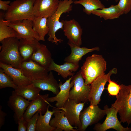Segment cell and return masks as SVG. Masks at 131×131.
<instances>
[{
	"instance_id": "obj_1",
	"label": "cell",
	"mask_w": 131,
	"mask_h": 131,
	"mask_svg": "<svg viewBox=\"0 0 131 131\" xmlns=\"http://www.w3.org/2000/svg\"><path fill=\"white\" fill-rule=\"evenodd\" d=\"M106 68V62L102 55L93 54L87 57L80 70L85 84L90 85L105 74Z\"/></svg>"
},
{
	"instance_id": "obj_2",
	"label": "cell",
	"mask_w": 131,
	"mask_h": 131,
	"mask_svg": "<svg viewBox=\"0 0 131 131\" xmlns=\"http://www.w3.org/2000/svg\"><path fill=\"white\" fill-rule=\"evenodd\" d=\"M0 42V62L20 68L23 60L18 49L19 39L9 38Z\"/></svg>"
},
{
	"instance_id": "obj_3",
	"label": "cell",
	"mask_w": 131,
	"mask_h": 131,
	"mask_svg": "<svg viewBox=\"0 0 131 131\" xmlns=\"http://www.w3.org/2000/svg\"><path fill=\"white\" fill-rule=\"evenodd\" d=\"M74 0H59L57 9L55 13L47 18V25L49 31L48 41L56 44L62 42L63 40L58 39L56 37V32L60 29H63L64 23L63 20L60 21L59 19L62 14L69 13L72 10V4Z\"/></svg>"
},
{
	"instance_id": "obj_4",
	"label": "cell",
	"mask_w": 131,
	"mask_h": 131,
	"mask_svg": "<svg viewBox=\"0 0 131 131\" xmlns=\"http://www.w3.org/2000/svg\"><path fill=\"white\" fill-rule=\"evenodd\" d=\"M36 0H15L10 3L4 13L5 20L10 22L24 19L33 20L34 4Z\"/></svg>"
},
{
	"instance_id": "obj_5",
	"label": "cell",
	"mask_w": 131,
	"mask_h": 131,
	"mask_svg": "<svg viewBox=\"0 0 131 131\" xmlns=\"http://www.w3.org/2000/svg\"><path fill=\"white\" fill-rule=\"evenodd\" d=\"M120 86L119 92L111 106L117 110L120 122L129 125L131 123V85Z\"/></svg>"
},
{
	"instance_id": "obj_6",
	"label": "cell",
	"mask_w": 131,
	"mask_h": 131,
	"mask_svg": "<svg viewBox=\"0 0 131 131\" xmlns=\"http://www.w3.org/2000/svg\"><path fill=\"white\" fill-rule=\"evenodd\" d=\"M71 81L74 84L70 91L68 99L73 100L77 103L89 101L90 85L85 84L81 70L72 76Z\"/></svg>"
},
{
	"instance_id": "obj_7",
	"label": "cell",
	"mask_w": 131,
	"mask_h": 131,
	"mask_svg": "<svg viewBox=\"0 0 131 131\" xmlns=\"http://www.w3.org/2000/svg\"><path fill=\"white\" fill-rule=\"evenodd\" d=\"M106 112V116L103 123L95 124L93 129L96 131H106L109 129H113L117 131H131V128L125 127L121 124L117 117V110L111 106L109 108L106 105L104 107Z\"/></svg>"
},
{
	"instance_id": "obj_8",
	"label": "cell",
	"mask_w": 131,
	"mask_h": 131,
	"mask_svg": "<svg viewBox=\"0 0 131 131\" xmlns=\"http://www.w3.org/2000/svg\"><path fill=\"white\" fill-rule=\"evenodd\" d=\"M117 73V68H113L107 74L98 77L91 83L89 97L90 105H98L99 104L106 83L111 79L110 77L112 74Z\"/></svg>"
},
{
	"instance_id": "obj_9",
	"label": "cell",
	"mask_w": 131,
	"mask_h": 131,
	"mask_svg": "<svg viewBox=\"0 0 131 131\" xmlns=\"http://www.w3.org/2000/svg\"><path fill=\"white\" fill-rule=\"evenodd\" d=\"M106 115L105 110L98 105H90L80 113L79 118L81 126L79 131H85L88 126L98 123Z\"/></svg>"
},
{
	"instance_id": "obj_10",
	"label": "cell",
	"mask_w": 131,
	"mask_h": 131,
	"mask_svg": "<svg viewBox=\"0 0 131 131\" xmlns=\"http://www.w3.org/2000/svg\"><path fill=\"white\" fill-rule=\"evenodd\" d=\"M20 68L24 75L32 82L45 78L49 72L48 68L31 59L23 61Z\"/></svg>"
},
{
	"instance_id": "obj_11",
	"label": "cell",
	"mask_w": 131,
	"mask_h": 131,
	"mask_svg": "<svg viewBox=\"0 0 131 131\" xmlns=\"http://www.w3.org/2000/svg\"><path fill=\"white\" fill-rule=\"evenodd\" d=\"M8 25L14 30L17 34V38L39 41V37L33 28V20L24 19L9 22Z\"/></svg>"
},
{
	"instance_id": "obj_12",
	"label": "cell",
	"mask_w": 131,
	"mask_h": 131,
	"mask_svg": "<svg viewBox=\"0 0 131 131\" xmlns=\"http://www.w3.org/2000/svg\"><path fill=\"white\" fill-rule=\"evenodd\" d=\"M85 103H77L73 100L68 99L63 107L59 109L65 112V115L70 124L79 131L81 126L80 115Z\"/></svg>"
},
{
	"instance_id": "obj_13",
	"label": "cell",
	"mask_w": 131,
	"mask_h": 131,
	"mask_svg": "<svg viewBox=\"0 0 131 131\" xmlns=\"http://www.w3.org/2000/svg\"><path fill=\"white\" fill-rule=\"evenodd\" d=\"M62 20L64 23L63 29L64 35L68 39L67 43L81 47L82 29L79 24L74 19Z\"/></svg>"
},
{
	"instance_id": "obj_14",
	"label": "cell",
	"mask_w": 131,
	"mask_h": 131,
	"mask_svg": "<svg viewBox=\"0 0 131 131\" xmlns=\"http://www.w3.org/2000/svg\"><path fill=\"white\" fill-rule=\"evenodd\" d=\"M59 0H36L34 4L33 14L35 17L48 18L56 12Z\"/></svg>"
},
{
	"instance_id": "obj_15",
	"label": "cell",
	"mask_w": 131,
	"mask_h": 131,
	"mask_svg": "<svg viewBox=\"0 0 131 131\" xmlns=\"http://www.w3.org/2000/svg\"><path fill=\"white\" fill-rule=\"evenodd\" d=\"M29 101L17 94L13 90L7 102L8 107L14 112V117L18 120L23 117L24 113L29 103Z\"/></svg>"
},
{
	"instance_id": "obj_16",
	"label": "cell",
	"mask_w": 131,
	"mask_h": 131,
	"mask_svg": "<svg viewBox=\"0 0 131 131\" xmlns=\"http://www.w3.org/2000/svg\"><path fill=\"white\" fill-rule=\"evenodd\" d=\"M48 94H39L34 100L30 102L24 115V118L28 122L33 116L37 112L41 111L42 114L46 112L48 105L47 101Z\"/></svg>"
},
{
	"instance_id": "obj_17",
	"label": "cell",
	"mask_w": 131,
	"mask_h": 131,
	"mask_svg": "<svg viewBox=\"0 0 131 131\" xmlns=\"http://www.w3.org/2000/svg\"><path fill=\"white\" fill-rule=\"evenodd\" d=\"M55 117L50 120L49 124L52 127L56 128L55 131H78L76 128L71 126L65 115V112L57 107H54Z\"/></svg>"
},
{
	"instance_id": "obj_18",
	"label": "cell",
	"mask_w": 131,
	"mask_h": 131,
	"mask_svg": "<svg viewBox=\"0 0 131 131\" xmlns=\"http://www.w3.org/2000/svg\"><path fill=\"white\" fill-rule=\"evenodd\" d=\"M72 76L63 84L61 82L59 83V92L54 97H48L47 99L48 102L52 103L56 101L55 106L56 107L60 109L63 107L68 99L70 89L74 85L73 82L71 81Z\"/></svg>"
},
{
	"instance_id": "obj_19",
	"label": "cell",
	"mask_w": 131,
	"mask_h": 131,
	"mask_svg": "<svg viewBox=\"0 0 131 131\" xmlns=\"http://www.w3.org/2000/svg\"><path fill=\"white\" fill-rule=\"evenodd\" d=\"M0 67L11 78L14 83L18 87L27 85L32 83L24 75L20 68H15L1 62Z\"/></svg>"
},
{
	"instance_id": "obj_20",
	"label": "cell",
	"mask_w": 131,
	"mask_h": 131,
	"mask_svg": "<svg viewBox=\"0 0 131 131\" xmlns=\"http://www.w3.org/2000/svg\"><path fill=\"white\" fill-rule=\"evenodd\" d=\"M32 82L35 87L41 90L51 91L56 95L60 91L59 83L54 78L51 71H50L48 75L45 78Z\"/></svg>"
},
{
	"instance_id": "obj_21",
	"label": "cell",
	"mask_w": 131,
	"mask_h": 131,
	"mask_svg": "<svg viewBox=\"0 0 131 131\" xmlns=\"http://www.w3.org/2000/svg\"><path fill=\"white\" fill-rule=\"evenodd\" d=\"M31 59L47 68L53 60L51 54L46 46L40 43L32 55Z\"/></svg>"
},
{
	"instance_id": "obj_22",
	"label": "cell",
	"mask_w": 131,
	"mask_h": 131,
	"mask_svg": "<svg viewBox=\"0 0 131 131\" xmlns=\"http://www.w3.org/2000/svg\"><path fill=\"white\" fill-rule=\"evenodd\" d=\"M67 44L70 47L71 52L69 55L65 58L64 60L65 62L79 64V61L84 55L94 51H98L100 49L98 47L88 48L81 47L70 43Z\"/></svg>"
},
{
	"instance_id": "obj_23",
	"label": "cell",
	"mask_w": 131,
	"mask_h": 131,
	"mask_svg": "<svg viewBox=\"0 0 131 131\" xmlns=\"http://www.w3.org/2000/svg\"><path fill=\"white\" fill-rule=\"evenodd\" d=\"M39 41L36 39L32 40L19 39L18 49L23 61L31 59L32 55L40 43Z\"/></svg>"
},
{
	"instance_id": "obj_24",
	"label": "cell",
	"mask_w": 131,
	"mask_h": 131,
	"mask_svg": "<svg viewBox=\"0 0 131 131\" xmlns=\"http://www.w3.org/2000/svg\"><path fill=\"white\" fill-rule=\"evenodd\" d=\"M79 67V64L67 62H65L62 65H59L55 63L53 60L48 69L49 72L55 71L63 78H65L69 76L74 75V74L72 72H76Z\"/></svg>"
},
{
	"instance_id": "obj_25",
	"label": "cell",
	"mask_w": 131,
	"mask_h": 131,
	"mask_svg": "<svg viewBox=\"0 0 131 131\" xmlns=\"http://www.w3.org/2000/svg\"><path fill=\"white\" fill-rule=\"evenodd\" d=\"M91 14L105 20L116 19L123 14L117 5H113L108 8L94 10Z\"/></svg>"
},
{
	"instance_id": "obj_26",
	"label": "cell",
	"mask_w": 131,
	"mask_h": 131,
	"mask_svg": "<svg viewBox=\"0 0 131 131\" xmlns=\"http://www.w3.org/2000/svg\"><path fill=\"white\" fill-rule=\"evenodd\" d=\"M50 106L49 104L48 105L46 111L44 115H42L41 111H40L36 131H55L56 128L51 126L49 124L51 118L54 112L53 110H49Z\"/></svg>"
},
{
	"instance_id": "obj_27",
	"label": "cell",
	"mask_w": 131,
	"mask_h": 131,
	"mask_svg": "<svg viewBox=\"0 0 131 131\" xmlns=\"http://www.w3.org/2000/svg\"><path fill=\"white\" fill-rule=\"evenodd\" d=\"M41 90L32 83L27 85L18 86L14 91L17 94L29 101L35 99L40 94Z\"/></svg>"
},
{
	"instance_id": "obj_28",
	"label": "cell",
	"mask_w": 131,
	"mask_h": 131,
	"mask_svg": "<svg viewBox=\"0 0 131 131\" xmlns=\"http://www.w3.org/2000/svg\"><path fill=\"white\" fill-rule=\"evenodd\" d=\"M48 18L35 17L33 20V28L39 37V41H45V37L48 34L49 29L47 24Z\"/></svg>"
},
{
	"instance_id": "obj_29",
	"label": "cell",
	"mask_w": 131,
	"mask_h": 131,
	"mask_svg": "<svg viewBox=\"0 0 131 131\" xmlns=\"http://www.w3.org/2000/svg\"><path fill=\"white\" fill-rule=\"evenodd\" d=\"M4 13L2 11L0 13V41L4 39L11 37H17V34L11 27L7 24L10 22L5 19Z\"/></svg>"
},
{
	"instance_id": "obj_30",
	"label": "cell",
	"mask_w": 131,
	"mask_h": 131,
	"mask_svg": "<svg viewBox=\"0 0 131 131\" xmlns=\"http://www.w3.org/2000/svg\"><path fill=\"white\" fill-rule=\"evenodd\" d=\"M75 4H79L84 7L83 11L87 14L90 15L93 11L105 7L100 0H79L74 1Z\"/></svg>"
},
{
	"instance_id": "obj_31",
	"label": "cell",
	"mask_w": 131,
	"mask_h": 131,
	"mask_svg": "<svg viewBox=\"0 0 131 131\" xmlns=\"http://www.w3.org/2000/svg\"><path fill=\"white\" fill-rule=\"evenodd\" d=\"M18 86L13 82L11 78L1 68L0 69V89L10 87L14 90Z\"/></svg>"
},
{
	"instance_id": "obj_32",
	"label": "cell",
	"mask_w": 131,
	"mask_h": 131,
	"mask_svg": "<svg viewBox=\"0 0 131 131\" xmlns=\"http://www.w3.org/2000/svg\"><path fill=\"white\" fill-rule=\"evenodd\" d=\"M108 82L109 83L107 88L108 93L111 95L117 96L120 90V85L112 81L111 79L109 80Z\"/></svg>"
},
{
	"instance_id": "obj_33",
	"label": "cell",
	"mask_w": 131,
	"mask_h": 131,
	"mask_svg": "<svg viewBox=\"0 0 131 131\" xmlns=\"http://www.w3.org/2000/svg\"><path fill=\"white\" fill-rule=\"evenodd\" d=\"M123 14H126L131 10V0H119L117 4Z\"/></svg>"
},
{
	"instance_id": "obj_34",
	"label": "cell",
	"mask_w": 131,
	"mask_h": 131,
	"mask_svg": "<svg viewBox=\"0 0 131 131\" xmlns=\"http://www.w3.org/2000/svg\"><path fill=\"white\" fill-rule=\"evenodd\" d=\"M40 111L37 112L28 122L27 131H35L36 130L37 121L39 116Z\"/></svg>"
},
{
	"instance_id": "obj_35",
	"label": "cell",
	"mask_w": 131,
	"mask_h": 131,
	"mask_svg": "<svg viewBox=\"0 0 131 131\" xmlns=\"http://www.w3.org/2000/svg\"><path fill=\"white\" fill-rule=\"evenodd\" d=\"M17 123L18 124L17 131H27L28 122L24 119V117L19 120Z\"/></svg>"
},
{
	"instance_id": "obj_36",
	"label": "cell",
	"mask_w": 131,
	"mask_h": 131,
	"mask_svg": "<svg viewBox=\"0 0 131 131\" xmlns=\"http://www.w3.org/2000/svg\"><path fill=\"white\" fill-rule=\"evenodd\" d=\"M10 3V0L3 1L0 0V9L6 11L9 8Z\"/></svg>"
},
{
	"instance_id": "obj_37",
	"label": "cell",
	"mask_w": 131,
	"mask_h": 131,
	"mask_svg": "<svg viewBox=\"0 0 131 131\" xmlns=\"http://www.w3.org/2000/svg\"><path fill=\"white\" fill-rule=\"evenodd\" d=\"M2 106H0V129L5 123V117L7 114L2 110Z\"/></svg>"
},
{
	"instance_id": "obj_38",
	"label": "cell",
	"mask_w": 131,
	"mask_h": 131,
	"mask_svg": "<svg viewBox=\"0 0 131 131\" xmlns=\"http://www.w3.org/2000/svg\"><path fill=\"white\" fill-rule=\"evenodd\" d=\"M109 0H106L108 1ZM115 1L116 2H117L118 1H119V0H115Z\"/></svg>"
}]
</instances>
